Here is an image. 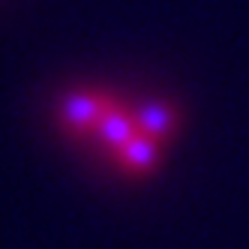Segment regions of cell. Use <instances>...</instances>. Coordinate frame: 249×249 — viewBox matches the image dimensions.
<instances>
[{
	"label": "cell",
	"mask_w": 249,
	"mask_h": 249,
	"mask_svg": "<svg viewBox=\"0 0 249 249\" xmlns=\"http://www.w3.org/2000/svg\"><path fill=\"white\" fill-rule=\"evenodd\" d=\"M69 132L90 138L135 177L153 174L177 135V111L159 99H132L111 90H75L60 102Z\"/></svg>",
	"instance_id": "6da1fadb"
}]
</instances>
